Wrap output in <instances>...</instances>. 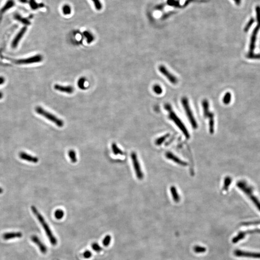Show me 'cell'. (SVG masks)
<instances>
[{
	"instance_id": "6da1fadb",
	"label": "cell",
	"mask_w": 260,
	"mask_h": 260,
	"mask_svg": "<svg viewBox=\"0 0 260 260\" xmlns=\"http://www.w3.org/2000/svg\"><path fill=\"white\" fill-rule=\"evenodd\" d=\"M31 208L34 215L36 216L37 219L41 224V225H42V227H43V229L45 232L46 234L47 235V237H48L50 242H51L53 245H55L57 244V240H56L55 237L53 234L52 232L51 231L48 224L46 223V222L45 221L43 216H42L40 212L38 211L37 209L35 206H32Z\"/></svg>"
},
{
	"instance_id": "7a4b0ae2",
	"label": "cell",
	"mask_w": 260,
	"mask_h": 260,
	"mask_svg": "<svg viewBox=\"0 0 260 260\" xmlns=\"http://www.w3.org/2000/svg\"><path fill=\"white\" fill-rule=\"evenodd\" d=\"M164 109L168 112L169 119L173 121L174 124L176 125V126L178 127L180 130H182V131L183 132L185 135L186 136V137H188L189 134L188 133V131L186 130V128L185 126H184V124H183L181 119H180L178 117V116L173 110L171 105L168 103L165 104L164 105Z\"/></svg>"
},
{
	"instance_id": "3957f363",
	"label": "cell",
	"mask_w": 260,
	"mask_h": 260,
	"mask_svg": "<svg viewBox=\"0 0 260 260\" xmlns=\"http://www.w3.org/2000/svg\"><path fill=\"white\" fill-rule=\"evenodd\" d=\"M36 112L38 114L43 116L44 118L48 119L49 121H51V122L54 123L58 127H63L64 126V123L62 120L51 113L45 110L42 107H37L36 108Z\"/></svg>"
},
{
	"instance_id": "277c9868",
	"label": "cell",
	"mask_w": 260,
	"mask_h": 260,
	"mask_svg": "<svg viewBox=\"0 0 260 260\" xmlns=\"http://www.w3.org/2000/svg\"><path fill=\"white\" fill-rule=\"evenodd\" d=\"M256 18L257 21V25L252 31V35L251 36V43L249 47V55H253V52L255 49V43L256 42V37L258 31L260 30V6H258L256 7Z\"/></svg>"
},
{
	"instance_id": "5b68a950",
	"label": "cell",
	"mask_w": 260,
	"mask_h": 260,
	"mask_svg": "<svg viewBox=\"0 0 260 260\" xmlns=\"http://www.w3.org/2000/svg\"><path fill=\"white\" fill-rule=\"evenodd\" d=\"M237 186L240 189H242V191L249 196V197L251 199L256 207L260 211V201L258 200L257 197H256L253 194V192L251 188L248 185V184L243 181L238 183Z\"/></svg>"
},
{
	"instance_id": "8992f818",
	"label": "cell",
	"mask_w": 260,
	"mask_h": 260,
	"mask_svg": "<svg viewBox=\"0 0 260 260\" xmlns=\"http://www.w3.org/2000/svg\"><path fill=\"white\" fill-rule=\"evenodd\" d=\"M181 103L182 104L183 107H184L185 112L186 113V116L189 119L190 124L192 125V127L195 129H196L197 127V122L196 121L194 116L193 115V113H192V110L190 107L189 101H188V98L186 97H182L181 99Z\"/></svg>"
},
{
	"instance_id": "52a82bcc",
	"label": "cell",
	"mask_w": 260,
	"mask_h": 260,
	"mask_svg": "<svg viewBox=\"0 0 260 260\" xmlns=\"http://www.w3.org/2000/svg\"><path fill=\"white\" fill-rule=\"evenodd\" d=\"M203 115L205 118H207L209 119L210 130L211 131H213L214 128V114L210 110L209 103L207 99H204L202 101Z\"/></svg>"
},
{
	"instance_id": "ba28073f",
	"label": "cell",
	"mask_w": 260,
	"mask_h": 260,
	"mask_svg": "<svg viewBox=\"0 0 260 260\" xmlns=\"http://www.w3.org/2000/svg\"><path fill=\"white\" fill-rule=\"evenodd\" d=\"M131 156L137 177L139 180H142L143 178V174L141 170V167L139 162L138 161L136 154L134 152H133Z\"/></svg>"
},
{
	"instance_id": "9c48e42d",
	"label": "cell",
	"mask_w": 260,
	"mask_h": 260,
	"mask_svg": "<svg viewBox=\"0 0 260 260\" xmlns=\"http://www.w3.org/2000/svg\"><path fill=\"white\" fill-rule=\"evenodd\" d=\"M158 70L173 85H177L178 82V80L173 74L168 70L167 68L163 65H160L158 67Z\"/></svg>"
},
{
	"instance_id": "30bf717a",
	"label": "cell",
	"mask_w": 260,
	"mask_h": 260,
	"mask_svg": "<svg viewBox=\"0 0 260 260\" xmlns=\"http://www.w3.org/2000/svg\"><path fill=\"white\" fill-rule=\"evenodd\" d=\"M43 60V57L40 55H37L26 59H20L16 61L18 64H30L32 63H39Z\"/></svg>"
},
{
	"instance_id": "8fae6325",
	"label": "cell",
	"mask_w": 260,
	"mask_h": 260,
	"mask_svg": "<svg viewBox=\"0 0 260 260\" xmlns=\"http://www.w3.org/2000/svg\"><path fill=\"white\" fill-rule=\"evenodd\" d=\"M234 254L237 257H239L252 258H260V253L247 252L241 250H236L234 252Z\"/></svg>"
},
{
	"instance_id": "7c38bea8",
	"label": "cell",
	"mask_w": 260,
	"mask_h": 260,
	"mask_svg": "<svg viewBox=\"0 0 260 260\" xmlns=\"http://www.w3.org/2000/svg\"><path fill=\"white\" fill-rule=\"evenodd\" d=\"M26 31H27V28L26 27H23L21 29L19 32L17 34V35H16V36L15 37L13 40L12 43V46L13 48H15L17 47L19 42H20V40L22 39L23 35H24Z\"/></svg>"
},
{
	"instance_id": "4fadbf2b",
	"label": "cell",
	"mask_w": 260,
	"mask_h": 260,
	"mask_svg": "<svg viewBox=\"0 0 260 260\" xmlns=\"http://www.w3.org/2000/svg\"><path fill=\"white\" fill-rule=\"evenodd\" d=\"M31 240L34 243L36 244L38 247H39V249L42 254H45L47 252V248L43 243L40 241L39 237L36 236H32L31 237Z\"/></svg>"
},
{
	"instance_id": "5bb4252c",
	"label": "cell",
	"mask_w": 260,
	"mask_h": 260,
	"mask_svg": "<svg viewBox=\"0 0 260 260\" xmlns=\"http://www.w3.org/2000/svg\"><path fill=\"white\" fill-rule=\"evenodd\" d=\"M19 157L22 160H25L26 161L28 162H32V163H37L39 161L38 158L36 157H33V156L28 154L25 152H21L19 153Z\"/></svg>"
},
{
	"instance_id": "9a60e30c",
	"label": "cell",
	"mask_w": 260,
	"mask_h": 260,
	"mask_svg": "<svg viewBox=\"0 0 260 260\" xmlns=\"http://www.w3.org/2000/svg\"><path fill=\"white\" fill-rule=\"evenodd\" d=\"M55 90L63 93L72 94L74 92V89L71 86H63L59 85H55L54 86Z\"/></svg>"
},
{
	"instance_id": "2e32d148",
	"label": "cell",
	"mask_w": 260,
	"mask_h": 260,
	"mask_svg": "<svg viewBox=\"0 0 260 260\" xmlns=\"http://www.w3.org/2000/svg\"><path fill=\"white\" fill-rule=\"evenodd\" d=\"M22 237L21 232H8L3 234V239L4 240H9L11 239L21 238Z\"/></svg>"
},
{
	"instance_id": "e0dca14e",
	"label": "cell",
	"mask_w": 260,
	"mask_h": 260,
	"mask_svg": "<svg viewBox=\"0 0 260 260\" xmlns=\"http://www.w3.org/2000/svg\"><path fill=\"white\" fill-rule=\"evenodd\" d=\"M15 5V2L13 0H8L6 4L2 7L0 10V15H3V13L6 12L7 10L12 8Z\"/></svg>"
},
{
	"instance_id": "ac0fdd59",
	"label": "cell",
	"mask_w": 260,
	"mask_h": 260,
	"mask_svg": "<svg viewBox=\"0 0 260 260\" xmlns=\"http://www.w3.org/2000/svg\"><path fill=\"white\" fill-rule=\"evenodd\" d=\"M112 150L113 152L114 153V155H124V152L121 150L118 146L117 144L113 143H112Z\"/></svg>"
},
{
	"instance_id": "d6986e66",
	"label": "cell",
	"mask_w": 260,
	"mask_h": 260,
	"mask_svg": "<svg viewBox=\"0 0 260 260\" xmlns=\"http://www.w3.org/2000/svg\"><path fill=\"white\" fill-rule=\"evenodd\" d=\"M68 157L71 160V162L73 163H76L77 161V158L76 153V152L73 149L69 150L68 152Z\"/></svg>"
},
{
	"instance_id": "ffe728a7",
	"label": "cell",
	"mask_w": 260,
	"mask_h": 260,
	"mask_svg": "<svg viewBox=\"0 0 260 260\" xmlns=\"http://www.w3.org/2000/svg\"><path fill=\"white\" fill-rule=\"evenodd\" d=\"M15 18L16 20L20 22H21L22 23H23L24 24L26 25H30L31 24L30 22L27 18H22V16H20V15H19L18 14H16L15 15Z\"/></svg>"
},
{
	"instance_id": "44dd1931",
	"label": "cell",
	"mask_w": 260,
	"mask_h": 260,
	"mask_svg": "<svg viewBox=\"0 0 260 260\" xmlns=\"http://www.w3.org/2000/svg\"><path fill=\"white\" fill-rule=\"evenodd\" d=\"M231 97H232L231 94L229 93V92H227V93H226L224 95V97H223V103L225 105L229 104L230 103L231 101Z\"/></svg>"
},
{
	"instance_id": "7402d4cb",
	"label": "cell",
	"mask_w": 260,
	"mask_h": 260,
	"mask_svg": "<svg viewBox=\"0 0 260 260\" xmlns=\"http://www.w3.org/2000/svg\"><path fill=\"white\" fill-rule=\"evenodd\" d=\"M30 4L31 8L33 9H37L38 8L43 7V4H38L36 2L35 0H30Z\"/></svg>"
},
{
	"instance_id": "603a6c76",
	"label": "cell",
	"mask_w": 260,
	"mask_h": 260,
	"mask_svg": "<svg viewBox=\"0 0 260 260\" xmlns=\"http://www.w3.org/2000/svg\"><path fill=\"white\" fill-rule=\"evenodd\" d=\"M245 234L243 232H241L240 233H239L237 236L234 237L232 239V242L234 243H236L237 242H239V240H242V239H243L245 237Z\"/></svg>"
},
{
	"instance_id": "cb8c5ba5",
	"label": "cell",
	"mask_w": 260,
	"mask_h": 260,
	"mask_svg": "<svg viewBox=\"0 0 260 260\" xmlns=\"http://www.w3.org/2000/svg\"><path fill=\"white\" fill-rule=\"evenodd\" d=\"M64 215V212L62 210H57L55 212V218L57 219L58 220H60L61 219L63 218Z\"/></svg>"
},
{
	"instance_id": "d4e9b609",
	"label": "cell",
	"mask_w": 260,
	"mask_h": 260,
	"mask_svg": "<svg viewBox=\"0 0 260 260\" xmlns=\"http://www.w3.org/2000/svg\"><path fill=\"white\" fill-rule=\"evenodd\" d=\"M84 35L87 39L88 43H91L94 40V36L91 33V32L85 31V32H84Z\"/></svg>"
},
{
	"instance_id": "484cf974",
	"label": "cell",
	"mask_w": 260,
	"mask_h": 260,
	"mask_svg": "<svg viewBox=\"0 0 260 260\" xmlns=\"http://www.w3.org/2000/svg\"><path fill=\"white\" fill-rule=\"evenodd\" d=\"M194 251L196 253L200 254V253L205 252L206 251V249L205 247L200 246H196L194 247Z\"/></svg>"
},
{
	"instance_id": "4316f807",
	"label": "cell",
	"mask_w": 260,
	"mask_h": 260,
	"mask_svg": "<svg viewBox=\"0 0 260 260\" xmlns=\"http://www.w3.org/2000/svg\"><path fill=\"white\" fill-rule=\"evenodd\" d=\"M153 90L154 92L157 94H161L163 92V89L160 85H155L153 86Z\"/></svg>"
},
{
	"instance_id": "83f0119b",
	"label": "cell",
	"mask_w": 260,
	"mask_h": 260,
	"mask_svg": "<svg viewBox=\"0 0 260 260\" xmlns=\"http://www.w3.org/2000/svg\"><path fill=\"white\" fill-rule=\"evenodd\" d=\"M62 11L64 15H70L71 12V7L68 4H65L62 8Z\"/></svg>"
},
{
	"instance_id": "f1b7e54d",
	"label": "cell",
	"mask_w": 260,
	"mask_h": 260,
	"mask_svg": "<svg viewBox=\"0 0 260 260\" xmlns=\"http://www.w3.org/2000/svg\"><path fill=\"white\" fill-rule=\"evenodd\" d=\"M94 3V6L97 10H101L102 8V4L100 0H92Z\"/></svg>"
},
{
	"instance_id": "f546056e",
	"label": "cell",
	"mask_w": 260,
	"mask_h": 260,
	"mask_svg": "<svg viewBox=\"0 0 260 260\" xmlns=\"http://www.w3.org/2000/svg\"><path fill=\"white\" fill-rule=\"evenodd\" d=\"M111 241V237L109 235H107L105 237L103 241V244L105 247H107L109 245Z\"/></svg>"
},
{
	"instance_id": "4dcf8cb0",
	"label": "cell",
	"mask_w": 260,
	"mask_h": 260,
	"mask_svg": "<svg viewBox=\"0 0 260 260\" xmlns=\"http://www.w3.org/2000/svg\"><path fill=\"white\" fill-rule=\"evenodd\" d=\"M86 81V80L85 78H81L78 81V85L80 88L82 89H85V82Z\"/></svg>"
},
{
	"instance_id": "1f68e13d",
	"label": "cell",
	"mask_w": 260,
	"mask_h": 260,
	"mask_svg": "<svg viewBox=\"0 0 260 260\" xmlns=\"http://www.w3.org/2000/svg\"><path fill=\"white\" fill-rule=\"evenodd\" d=\"M92 247L94 251H97V252H100L102 250V248L97 243H93L92 245Z\"/></svg>"
},
{
	"instance_id": "d6a6232c",
	"label": "cell",
	"mask_w": 260,
	"mask_h": 260,
	"mask_svg": "<svg viewBox=\"0 0 260 260\" xmlns=\"http://www.w3.org/2000/svg\"><path fill=\"white\" fill-rule=\"evenodd\" d=\"M254 22V19L253 18L250 19V20L249 21L248 23H247V24L245 28V31H248V30H249V28H250V27L251 26V25L253 24Z\"/></svg>"
},
{
	"instance_id": "836d02e7",
	"label": "cell",
	"mask_w": 260,
	"mask_h": 260,
	"mask_svg": "<svg viewBox=\"0 0 260 260\" xmlns=\"http://www.w3.org/2000/svg\"><path fill=\"white\" fill-rule=\"evenodd\" d=\"M83 256H84V257L85 258H86V259H88V258H89L91 257L92 256V253L90 251H86L84 252V254H83Z\"/></svg>"
},
{
	"instance_id": "e575fe53",
	"label": "cell",
	"mask_w": 260,
	"mask_h": 260,
	"mask_svg": "<svg viewBox=\"0 0 260 260\" xmlns=\"http://www.w3.org/2000/svg\"><path fill=\"white\" fill-rule=\"evenodd\" d=\"M5 82V79L3 77H0V85H2Z\"/></svg>"
},
{
	"instance_id": "d590c367",
	"label": "cell",
	"mask_w": 260,
	"mask_h": 260,
	"mask_svg": "<svg viewBox=\"0 0 260 260\" xmlns=\"http://www.w3.org/2000/svg\"><path fill=\"white\" fill-rule=\"evenodd\" d=\"M234 2H235V4H236L237 5H240V4L242 3V0H233Z\"/></svg>"
},
{
	"instance_id": "8d00e7d4",
	"label": "cell",
	"mask_w": 260,
	"mask_h": 260,
	"mask_svg": "<svg viewBox=\"0 0 260 260\" xmlns=\"http://www.w3.org/2000/svg\"><path fill=\"white\" fill-rule=\"evenodd\" d=\"M19 1H20L21 3L25 4V3H27L28 0H19Z\"/></svg>"
},
{
	"instance_id": "74e56055",
	"label": "cell",
	"mask_w": 260,
	"mask_h": 260,
	"mask_svg": "<svg viewBox=\"0 0 260 260\" xmlns=\"http://www.w3.org/2000/svg\"><path fill=\"white\" fill-rule=\"evenodd\" d=\"M3 191H4V190H3V188L0 187V194H1V193H3Z\"/></svg>"
},
{
	"instance_id": "f35d334b",
	"label": "cell",
	"mask_w": 260,
	"mask_h": 260,
	"mask_svg": "<svg viewBox=\"0 0 260 260\" xmlns=\"http://www.w3.org/2000/svg\"><path fill=\"white\" fill-rule=\"evenodd\" d=\"M3 94L1 92H0V99H1L3 97Z\"/></svg>"
}]
</instances>
